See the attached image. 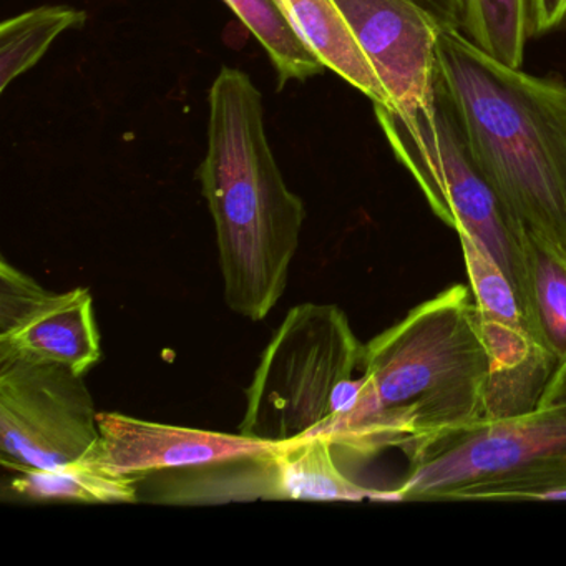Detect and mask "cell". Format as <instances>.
I'll list each match as a JSON object with an SVG mask.
<instances>
[{"label": "cell", "mask_w": 566, "mask_h": 566, "mask_svg": "<svg viewBox=\"0 0 566 566\" xmlns=\"http://www.w3.org/2000/svg\"><path fill=\"white\" fill-rule=\"evenodd\" d=\"M489 376L472 290L453 284L364 344L356 399L317 436L357 459L399 449L410 462L485 419Z\"/></svg>", "instance_id": "obj_1"}, {"label": "cell", "mask_w": 566, "mask_h": 566, "mask_svg": "<svg viewBox=\"0 0 566 566\" xmlns=\"http://www.w3.org/2000/svg\"><path fill=\"white\" fill-rule=\"evenodd\" d=\"M198 180L217 231L224 303L266 319L286 291L306 207L271 150L263 95L240 69L221 67L211 84Z\"/></svg>", "instance_id": "obj_2"}, {"label": "cell", "mask_w": 566, "mask_h": 566, "mask_svg": "<svg viewBox=\"0 0 566 566\" xmlns=\"http://www.w3.org/2000/svg\"><path fill=\"white\" fill-rule=\"evenodd\" d=\"M439 69L480 170L526 230L566 248V85L502 64L455 29L440 34Z\"/></svg>", "instance_id": "obj_3"}, {"label": "cell", "mask_w": 566, "mask_h": 566, "mask_svg": "<svg viewBox=\"0 0 566 566\" xmlns=\"http://www.w3.org/2000/svg\"><path fill=\"white\" fill-rule=\"evenodd\" d=\"M363 354L339 306H294L261 354L238 430L271 443L323 432L356 399Z\"/></svg>", "instance_id": "obj_4"}, {"label": "cell", "mask_w": 566, "mask_h": 566, "mask_svg": "<svg viewBox=\"0 0 566 566\" xmlns=\"http://www.w3.org/2000/svg\"><path fill=\"white\" fill-rule=\"evenodd\" d=\"M566 492V402L483 419L410 460L389 502L558 500Z\"/></svg>", "instance_id": "obj_5"}, {"label": "cell", "mask_w": 566, "mask_h": 566, "mask_svg": "<svg viewBox=\"0 0 566 566\" xmlns=\"http://www.w3.org/2000/svg\"><path fill=\"white\" fill-rule=\"evenodd\" d=\"M374 112L394 155L412 175L433 213L489 251L525 311V227L473 160L440 91L432 107L412 114L376 104Z\"/></svg>", "instance_id": "obj_6"}, {"label": "cell", "mask_w": 566, "mask_h": 566, "mask_svg": "<svg viewBox=\"0 0 566 566\" xmlns=\"http://www.w3.org/2000/svg\"><path fill=\"white\" fill-rule=\"evenodd\" d=\"M98 443V412L82 374L62 364L0 356V460L6 469H55Z\"/></svg>", "instance_id": "obj_7"}, {"label": "cell", "mask_w": 566, "mask_h": 566, "mask_svg": "<svg viewBox=\"0 0 566 566\" xmlns=\"http://www.w3.org/2000/svg\"><path fill=\"white\" fill-rule=\"evenodd\" d=\"M457 234L489 354L485 419H509L532 412L538 407L558 363L536 339L502 268L479 241L465 233Z\"/></svg>", "instance_id": "obj_8"}, {"label": "cell", "mask_w": 566, "mask_h": 566, "mask_svg": "<svg viewBox=\"0 0 566 566\" xmlns=\"http://www.w3.org/2000/svg\"><path fill=\"white\" fill-rule=\"evenodd\" d=\"M0 356L62 364L85 376L102 357L91 291L52 293L2 258Z\"/></svg>", "instance_id": "obj_9"}, {"label": "cell", "mask_w": 566, "mask_h": 566, "mask_svg": "<svg viewBox=\"0 0 566 566\" xmlns=\"http://www.w3.org/2000/svg\"><path fill=\"white\" fill-rule=\"evenodd\" d=\"M389 95L390 108L412 114L436 104L443 28L410 0H336Z\"/></svg>", "instance_id": "obj_10"}, {"label": "cell", "mask_w": 566, "mask_h": 566, "mask_svg": "<svg viewBox=\"0 0 566 566\" xmlns=\"http://www.w3.org/2000/svg\"><path fill=\"white\" fill-rule=\"evenodd\" d=\"M98 427L108 462L120 472L140 476L263 455L277 446L240 432L167 426L118 412H98Z\"/></svg>", "instance_id": "obj_11"}, {"label": "cell", "mask_w": 566, "mask_h": 566, "mask_svg": "<svg viewBox=\"0 0 566 566\" xmlns=\"http://www.w3.org/2000/svg\"><path fill=\"white\" fill-rule=\"evenodd\" d=\"M266 500L296 502H387V490L367 489L340 470L333 440L301 437L264 455Z\"/></svg>", "instance_id": "obj_12"}, {"label": "cell", "mask_w": 566, "mask_h": 566, "mask_svg": "<svg viewBox=\"0 0 566 566\" xmlns=\"http://www.w3.org/2000/svg\"><path fill=\"white\" fill-rule=\"evenodd\" d=\"M287 22L306 48L347 84L363 92L376 105L390 107L380 84L336 0H276Z\"/></svg>", "instance_id": "obj_13"}, {"label": "cell", "mask_w": 566, "mask_h": 566, "mask_svg": "<svg viewBox=\"0 0 566 566\" xmlns=\"http://www.w3.org/2000/svg\"><path fill=\"white\" fill-rule=\"evenodd\" d=\"M12 493L39 503H85L117 505L135 503L145 476L115 469L105 457L102 443L65 465L48 470L12 472Z\"/></svg>", "instance_id": "obj_14"}, {"label": "cell", "mask_w": 566, "mask_h": 566, "mask_svg": "<svg viewBox=\"0 0 566 566\" xmlns=\"http://www.w3.org/2000/svg\"><path fill=\"white\" fill-rule=\"evenodd\" d=\"M523 271L530 326L559 367L566 360V248L525 228Z\"/></svg>", "instance_id": "obj_15"}, {"label": "cell", "mask_w": 566, "mask_h": 566, "mask_svg": "<svg viewBox=\"0 0 566 566\" xmlns=\"http://www.w3.org/2000/svg\"><path fill=\"white\" fill-rule=\"evenodd\" d=\"M87 14L69 6H41L0 25V92L48 54L59 35L84 28Z\"/></svg>", "instance_id": "obj_16"}, {"label": "cell", "mask_w": 566, "mask_h": 566, "mask_svg": "<svg viewBox=\"0 0 566 566\" xmlns=\"http://www.w3.org/2000/svg\"><path fill=\"white\" fill-rule=\"evenodd\" d=\"M266 52L277 74V91L287 82L324 74L323 62L306 48L276 0H223Z\"/></svg>", "instance_id": "obj_17"}, {"label": "cell", "mask_w": 566, "mask_h": 566, "mask_svg": "<svg viewBox=\"0 0 566 566\" xmlns=\"http://www.w3.org/2000/svg\"><path fill=\"white\" fill-rule=\"evenodd\" d=\"M462 32L496 61L522 69L532 35L528 0H463Z\"/></svg>", "instance_id": "obj_18"}, {"label": "cell", "mask_w": 566, "mask_h": 566, "mask_svg": "<svg viewBox=\"0 0 566 566\" xmlns=\"http://www.w3.org/2000/svg\"><path fill=\"white\" fill-rule=\"evenodd\" d=\"M533 35L556 31L566 22V0H528Z\"/></svg>", "instance_id": "obj_19"}, {"label": "cell", "mask_w": 566, "mask_h": 566, "mask_svg": "<svg viewBox=\"0 0 566 566\" xmlns=\"http://www.w3.org/2000/svg\"><path fill=\"white\" fill-rule=\"evenodd\" d=\"M432 15L443 29L462 31L463 0H410Z\"/></svg>", "instance_id": "obj_20"}, {"label": "cell", "mask_w": 566, "mask_h": 566, "mask_svg": "<svg viewBox=\"0 0 566 566\" xmlns=\"http://www.w3.org/2000/svg\"><path fill=\"white\" fill-rule=\"evenodd\" d=\"M566 402V360L553 374L545 394L539 400L538 407L553 406V403Z\"/></svg>", "instance_id": "obj_21"}]
</instances>
